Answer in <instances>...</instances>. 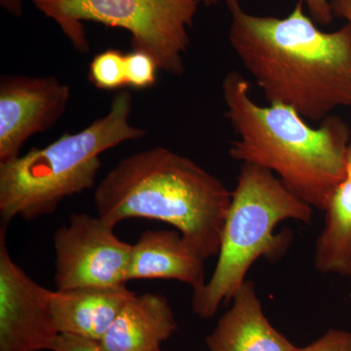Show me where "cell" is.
Returning a JSON list of instances; mask_svg holds the SVG:
<instances>
[{
    "label": "cell",
    "instance_id": "9",
    "mask_svg": "<svg viewBox=\"0 0 351 351\" xmlns=\"http://www.w3.org/2000/svg\"><path fill=\"white\" fill-rule=\"evenodd\" d=\"M71 100L69 85L54 75H2L0 80V162L20 156L32 136L49 130Z\"/></svg>",
    "mask_w": 351,
    "mask_h": 351
},
{
    "label": "cell",
    "instance_id": "23",
    "mask_svg": "<svg viewBox=\"0 0 351 351\" xmlns=\"http://www.w3.org/2000/svg\"><path fill=\"white\" fill-rule=\"evenodd\" d=\"M219 1V0H200V3L204 4L205 6L210 7L216 5ZM240 1H241V0H240Z\"/></svg>",
    "mask_w": 351,
    "mask_h": 351
},
{
    "label": "cell",
    "instance_id": "6",
    "mask_svg": "<svg viewBox=\"0 0 351 351\" xmlns=\"http://www.w3.org/2000/svg\"><path fill=\"white\" fill-rule=\"evenodd\" d=\"M46 17L54 20L73 47L89 51L83 23L95 22L130 32L133 49L156 60L159 69L184 75L200 0H32Z\"/></svg>",
    "mask_w": 351,
    "mask_h": 351
},
{
    "label": "cell",
    "instance_id": "11",
    "mask_svg": "<svg viewBox=\"0 0 351 351\" xmlns=\"http://www.w3.org/2000/svg\"><path fill=\"white\" fill-rule=\"evenodd\" d=\"M204 261L179 232L147 230L133 245L127 281L174 279L198 290L206 283Z\"/></svg>",
    "mask_w": 351,
    "mask_h": 351
},
{
    "label": "cell",
    "instance_id": "3",
    "mask_svg": "<svg viewBox=\"0 0 351 351\" xmlns=\"http://www.w3.org/2000/svg\"><path fill=\"white\" fill-rule=\"evenodd\" d=\"M232 196L189 157L156 147L122 159L99 184L95 205L114 228L128 219L169 223L207 260L218 256Z\"/></svg>",
    "mask_w": 351,
    "mask_h": 351
},
{
    "label": "cell",
    "instance_id": "17",
    "mask_svg": "<svg viewBox=\"0 0 351 351\" xmlns=\"http://www.w3.org/2000/svg\"><path fill=\"white\" fill-rule=\"evenodd\" d=\"M297 351H351V332L331 329L319 339Z\"/></svg>",
    "mask_w": 351,
    "mask_h": 351
},
{
    "label": "cell",
    "instance_id": "1",
    "mask_svg": "<svg viewBox=\"0 0 351 351\" xmlns=\"http://www.w3.org/2000/svg\"><path fill=\"white\" fill-rule=\"evenodd\" d=\"M226 3L230 45L270 104L314 122L351 107L350 24L322 31L302 0L285 18L254 15L240 0Z\"/></svg>",
    "mask_w": 351,
    "mask_h": 351
},
{
    "label": "cell",
    "instance_id": "18",
    "mask_svg": "<svg viewBox=\"0 0 351 351\" xmlns=\"http://www.w3.org/2000/svg\"><path fill=\"white\" fill-rule=\"evenodd\" d=\"M52 351H108L99 341L93 339L73 336V335L59 334L51 346Z\"/></svg>",
    "mask_w": 351,
    "mask_h": 351
},
{
    "label": "cell",
    "instance_id": "15",
    "mask_svg": "<svg viewBox=\"0 0 351 351\" xmlns=\"http://www.w3.org/2000/svg\"><path fill=\"white\" fill-rule=\"evenodd\" d=\"M89 80L103 90H119L127 86L126 54L110 49L96 55L89 68Z\"/></svg>",
    "mask_w": 351,
    "mask_h": 351
},
{
    "label": "cell",
    "instance_id": "8",
    "mask_svg": "<svg viewBox=\"0 0 351 351\" xmlns=\"http://www.w3.org/2000/svg\"><path fill=\"white\" fill-rule=\"evenodd\" d=\"M53 291L27 276L9 255L6 228H0V351L50 350L58 332Z\"/></svg>",
    "mask_w": 351,
    "mask_h": 351
},
{
    "label": "cell",
    "instance_id": "12",
    "mask_svg": "<svg viewBox=\"0 0 351 351\" xmlns=\"http://www.w3.org/2000/svg\"><path fill=\"white\" fill-rule=\"evenodd\" d=\"M134 295L125 284L53 291L51 306L58 332L100 343Z\"/></svg>",
    "mask_w": 351,
    "mask_h": 351
},
{
    "label": "cell",
    "instance_id": "19",
    "mask_svg": "<svg viewBox=\"0 0 351 351\" xmlns=\"http://www.w3.org/2000/svg\"><path fill=\"white\" fill-rule=\"evenodd\" d=\"M311 19L318 25H327L334 20V13L330 0H302Z\"/></svg>",
    "mask_w": 351,
    "mask_h": 351
},
{
    "label": "cell",
    "instance_id": "5",
    "mask_svg": "<svg viewBox=\"0 0 351 351\" xmlns=\"http://www.w3.org/2000/svg\"><path fill=\"white\" fill-rule=\"evenodd\" d=\"M313 207L294 195L271 172L243 163L221 233L218 263L211 278L193 292V313L213 317L221 302L232 300L254 262L277 260L287 250L290 233L276 234L285 219L311 223Z\"/></svg>",
    "mask_w": 351,
    "mask_h": 351
},
{
    "label": "cell",
    "instance_id": "20",
    "mask_svg": "<svg viewBox=\"0 0 351 351\" xmlns=\"http://www.w3.org/2000/svg\"><path fill=\"white\" fill-rule=\"evenodd\" d=\"M334 16L346 20L351 25V0H330Z\"/></svg>",
    "mask_w": 351,
    "mask_h": 351
},
{
    "label": "cell",
    "instance_id": "13",
    "mask_svg": "<svg viewBox=\"0 0 351 351\" xmlns=\"http://www.w3.org/2000/svg\"><path fill=\"white\" fill-rule=\"evenodd\" d=\"M178 329L162 295H134L124 304L100 343L108 351H159Z\"/></svg>",
    "mask_w": 351,
    "mask_h": 351
},
{
    "label": "cell",
    "instance_id": "14",
    "mask_svg": "<svg viewBox=\"0 0 351 351\" xmlns=\"http://www.w3.org/2000/svg\"><path fill=\"white\" fill-rule=\"evenodd\" d=\"M314 265L322 274L351 277V181L339 182L328 201Z\"/></svg>",
    "mask_w": 351,
    "mask_h": 351
},
{
    "label": "cell",
    "instance_id": "7",
    "mask_svg": "<svg viewBox=\"0 0 351 351\" xmlns=\"http://www.w3.org/2000/svg\"><path fill=\"white\" fill-rule=\"evenodd\" d=\"M57 290L126 284L133 245L100 217L73 214L54 237Z\"/></svg>",
    "mask_w": 351,
    "mask_h": 351
},
{
    "label": "cell",
    "instance_id": "2",
    "mask_svg": "<svg viewBox=\"0 0 351 351\" xmlns=\"http://www.w3.org/2000/svg\"><path fill=\"white\" fill-rule=\"evenodd\" d=\"M221 93L226 117L239 137L230 144V156L276 173L298 197L324 211L346 179L350 129L345 120L330 115L315 128L293 108L258 105L239 71L223 77Z\"/></svg>",
    "mask_w": 351,
    "mask_h": 351
},
{
    "label": "cell",
    "instance_id": "22",
    "mask_svg": "<svg viewBox=\"0 0 351 351\" xmlns=\"http://www.w3.org/2000/svg\"><path fill=\"white\" fill-rule=\"evenodd\" d=\"M346 179L351 181V142L348 145L346 156Z\"/></svg>",
    "mask_w": 351,
    "mask_h": 351
},
{
    "label": "cell",
    "instance_id": "16",
    "mask_svg": "<svg viewBox=\"0 0 351 351\" xmlns=\"http://www.w3.org/2000/svg\"><path fill=\"white\" fill-rule=\"evenodd\" d=\"M159 69L156 60L142 51L133 50L126 54L127 86L147 89L156 84V71Z\"/></svg>",
    "mask_w": 351,
    "mask_h": 351
},
{
    "label": "cell",
    "instance_id": "10",
    "mask_svg": "<svg viewBox=\"0 0 351 351\" xmlns=\"http://www.w3.org/2000/svg\"><path fill=\"white\" fill-rule=\"evenodd\" d=\"M232 301V306L206 338L209 351L298 350L270 324L254 282L246 279L233 295Z\"/></svg>",
    "mask_w": 351,
    "mask_h": 351
},
{
    "label": "cell",
    "instance_id": "4",
    "mask_svg": "<svg viewBox=\"0 0 351 351\" xmlns=\"http://www.w3.org/2000/svg\"><path fill=\"white\" fill-rule=\"evenodd\" d=\"M132 95L119 92L107 114L83 130L0 162L1 226L7 228L17 217L31 221L53 214L66 198L93 188L103 152L147 135L145 129L132 125Z\"/></svg>",
    "mask_w": 351,
    "mask_h": 351
},
{
    "label": "cell",
    "instance_id": "24",
    "mask_svg": "<svg viewBox=\"0 0 351 351\" xmlns=\"http://www.w3.org/2000/svg\"><path fill=\"white\" fill-rule=\"evenodd\" d=\"M159 351H162V350H159Z\"/></svg>",
    "mask_w": 351,
    "mask_h": 351
},
{
    "label": "cell",
    "instance_id": "21",
    "mask_svg": "<svg viewBox=\"0 0 351 351\" xmlns=\"http://www.w3.org/2000/svg\"><path fill=\"white\" fill-rule=\"evenodd\" d=\"M0 5L14 17L22 16L23 0H0Z\"/></svg>",
    "mask_w": 351,
    "mask_h": 351
}]
</instances>
